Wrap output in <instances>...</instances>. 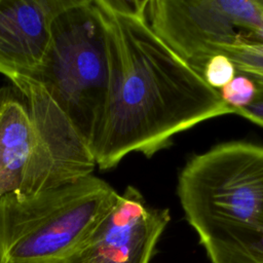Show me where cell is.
Wrapping results in <instances>:
<instances>
[{
	"mask_svg": "<svg viewBox=\"0 0 263 263\" xmlns=\"http://www.w3.org/2000/svg\"><path fill=\"white\" fill-rule=\"evenodd\" d=\"M106 35L109 93L91 151L100 170L127 154L150 158L192 126L234 113L218 90L149 27L144 1L95 0Z\"/></svg>",
	"mask_w": 263,
	"mask_h": 263,
	"instance_id": "obj_1",
	"label": "cell"
},
{
	"mask_svg": "<svg viewBox=\"0 0 263 263\" xmlns=\"http://www.w3.org/2000/svg\"><path fill=\"white\" fill-rule=\"evenodd\" d=\"M177 193L212 263H263V146L226 142L193 156Z\"/></svg>",
	"mask_w": 263,
	"mask_h": 263,
	"instance_id": "obj_2",
	"label": "cell"
},
{
	"mask_svg": "<svg viewBox=\"0 0 263 263\" xmlns=\"http://www.w3.org/2000/svg\"><path fill=\"white\" fill-rule=\"evenodd\" d=\"M119 196L93 175L31 195L1 196V263H65L91 236Z\"/></svg>",
	"mask_w": 263,
	"mask_h": 263,
	"instance_id": "obj_3",
	"label": "cell"
},
{
	"mask_svg": "<svg viewBox=\"0 0 263 263\" xmlns=\"http://www.w3.org/2000/svg\"><path fill=\"white\" fill-rule=\"evenodd\" d=\"M32 79L49 92L91 149L110 83L106 35L95 0H72L55 16L47 51Z\"/></svg>",
	"mask_w": 263,
	"mask_h": 263,
	"instance_id": "obj_4",
	"label": "cell"
},
{
	"mask_svg": "<svg viewBox=\"0 0 263 263\" xmlns=\"http://www.w3.org/2000/svg\"><path fill=\"white\" fill-rule=\"evenodd\" d=\"M149 27L201 77L220 47L263 41V0H145Z\"/></svg>",
	"mask_w": 263,
	"mask_h": 263,
	"instance_id": "obj_5",
	"label": "cell"
},
{
	"mask_svg": "<svg viewBox=\"0 0 263 263\" xmlns=\"http://www.w3.org/2000/svg\"><path fill=\"white\" fill-rule=\"evenodd\" d=\"M10 81L27 102L35 137L22 184L14 192L31 195L92 175L97 163L90 147L49 92L29 77Z\"/></svg>",
	"mask_w": 263,
	"mask_h": 263,
	"instance_id": "obj_6",
	"label": "cell"
},
{
	"mask_svg": "<svg viewBox=\"0 0 263 263\" xmlns=\"http://www.w3.org/2000/svg\"><path fill=\"white\" fill-rule=\"evenodd\" d=\"M170 221L167 209L148 205L137 188L127 186L91 236L65 263H150Z\"/></svg>",
	"mask_w": 263,
	"mask_h": 263,
	"instance_id": "obj_7",
	"label": "cell"
},
{
	"mask_svg": "<svg viewBox=\"0 0 263 263\" xmlns=\"http://www.w3.org/2000/svg\"><path fill=\"white\" fill-rule=\"evenodd\" d=\"M72 0H0V73L32 78L47 51L55 16Z\"/></svg>",
	"mask_w": 263,
	"mask_h": 263,
	"instance_id": "obj_8",
	"label": "cell"
},
{
	"mask_svg": "<svg viewBox=\"0 0 263 263\" xmlns=\"http://www.w3.org/2000/svg\"><path fill=\"white\" fill-rule=\"evenodd\" d=\"M27 102L13 85L0 88V197L17 191L34 147Z\"/></svg>",
	"mask_w": 263,
	"mask_h": 263,
	"instance_id": "obj_9",
	"label": "cell"
},
{
	"mask_svg": "<svg viewBox=\"0 0 263 263\" xmlns=\"http://www.w3.org/2000/svg\"><path fill=\"white\" fill-rule=\"evenodd\" d=\"M219 54H225L237 72L250 76L256 83L263 84V41L241 40L220 47Z\"/></svg>",
	"mask_w": 263,
	"mask_h": 263,
	"instance_id": "obj_10",
	"label": "cell"
},
{
	"mask_svg": "<svg viewBox=\"0 0 263 263\" xmlns=\"http://www.w3.org/2000/svg\"><path fill=\"white\" fill-rule=\"evenodd\" d=\"M218 91L235 114L237 110L249 106L254 101L258 92V85L250 76L237 72L234 78Z\"/></svg>",
	"mask_w": 263,
	"mask_h": 263,
	"instance_id": "obj_11",
	"label": "cell"
},
{
	"mask_svg": "<svg viewBox=\"0 0 263 263\" xmlns=\"http://www.w3.org/2000/svg\"><path fill=\"white\" fill-rule=\"evenodd\" d=\"M236 73L233 63L225 54H217L205 64L202 78L209 86L220 90L234 78Z\"/></svg>",
	"mask_w": 263,
	"mask_h": 263,
	"instance_id": "obj_12",
	"label": "cell"
},
{
	"mask_svg": "<svg viewBox=\"0 0 263 263\" xmlns=\"http://www.w3.org/2000/svg\"><path fill=\"white\" fill-rule=\"evenodd\" d=\"M258 92L254 101L247 107L239 109L235 114L263 126V84H258Z\"/></svg>",
	"mask_w": 263,
	"mask_h": 263,
	"instance_id": "obj_13",
	"label": "cell"
},
{
	"mask_svg": "<svg viewBox=\"0 0 263 263\" xmlns=\"http://www.w3.org/2000/svg\"><path fill=\"white\" fill-rule=\"evenodd\" d=\"M0 263H1V261H0Z\"/></svg>",
	"mask_w": 263,
	"mask_h": 263,
	"instance_id": "obj_14",
	"label": "cell"
}]
</instances>
